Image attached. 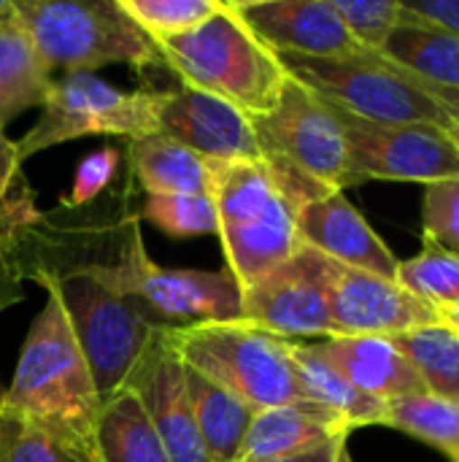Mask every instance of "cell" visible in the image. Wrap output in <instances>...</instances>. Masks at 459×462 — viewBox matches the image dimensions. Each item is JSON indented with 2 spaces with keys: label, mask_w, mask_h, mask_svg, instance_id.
I'll list each match as a JSON object with an SVG mask.
<instances>
[{
  "label": "cell",
  "mask_w": 459,
  "mask_h": 462,
  "mask_svg": "<svg viewBox=\"0 0 459 462\" xmlns=\"http://www.w3.org/2000/svg\"><path fill=\"white\" fill-rule=\"evenodd\" d=\"M330 192L279 157L211 160V203L227 273L241 290L298 254L300 208Z\"/></svg>",
  "instance_id": "obj_1"
},
{
  "label": "cell",
  "mask_w": 459,
  "mask_h": 462,
  "mask_svg": "<svg viewBox=\"0 0 459 462\" xmlns=\"http://www.w3.org/2000/svg\"><path fill=\"white\" fill-rule=\"evenodd\" d=\"M0 406L43 430L78 462H92L100 398L62 303L51 290H46V306L27 330Z\"/></svg>",
  "instance_id": "obj_2"
},
{
  "label": "cell",
  "mask_w": 459,
  "mask_h": 462,
  "mask_svg": "<svg viewBox=\"0 0 459 462\" xmlns=\"http://www.w3.org/2000/svg\"><path fill=\"white\" fill-rule=\"evenodd\" d=\"M287 76L325 103L373 125H438L459 130V95L444 92L379 51L354 57L279 54Z\"/></svg>",
  "instance_id": "obj_3"
},
{
  "label": "cell",
  "mask_w": 459,
  "mask_h": 462,
  "mask_svg": "<svg viewBox=\"0 0 459 462\" xmlns=\"http://www.w3.org/2000/svg\"><path fill=\"white\" fill-rule=\"evenodd\" d=\"M154 43L162 65H168L184 87L208 92L252 119L273 111L289 79L279 54L238 19L230 3H222L200 27Z\"/></svg>",
  "instance_id": "obj_4"
},
{
  "label": "cell",
  "mask_w": 459,
  "mask_h": 462,
  "mask_svg": "<svg viewBox=\"0 0 459 462\" xmlns=\"http://www.w3.org/2000/svg\"><path fill=\"white\" fill-rule=\"evenodd\" d=\"M14 11L49 73H92L111 62L135 70L162 65L157 43L119 0H14Z\"/></svg>",
  "instance_id": "obj_5"
},
{
  "label": "cell",
  "mask_w": 459,
  "mask_h": 462,
  "mask_svg": "<svg viewBox=\"0 0 459 462\" xmlns=\"http://www.w3.org/2000/svg\"><path fill=\"white\" fill-rule=\"evenodd\" d=\"M30 279L60 298L100 403L119 395L160 328H154L127 298L106 287L87 265L62 268L57 273H32Z\"/></svg>",
  "instance_id": "obj_6"
},
{
  "label": "cell",
  "mask_w": 459,
  "mask_h": 462,
  "mask_svg": "<svg viewBox=\"0 0 459 462\" xmlns=\"http://www.w3.org/2000/svg\"><path fill=\"white\" fill-rule=\"evenodd\" d=\"M162 330L187 368L225 387L254 411L311 403L298 387L287 338L271 336L246 322Z\"/></svg>",
  "instance_id": "obj_7"
},
{
  "label": "cell",
  "mask_w": 459,
  "mask_h": 462,
  "mask_svg": "<svg viewBox=\"0 0 459 462\" xmlns=\"http://www.w3.org/2000/svg\"><path fill=\"white\" fill-rule=\"evenodd\" d=\"M106 287L127 298L154 328L241 322V287L225 271L162 268L133 233L127 249L103 263H84Z\"/></svg>",
  "instance_id": "obj_8"
},
{
  "label": "cell",
  "mask_w": 459,
  "mask_h": 462,
  "mask_svg": "<svg viewBox=\"0 0 459 462\" xmlns=\"http://www.w3.org/2000/svg\"><path fill=\"white\" fill-rule=\"evenodd\" d=\"M160 97L162 92L154 89H116L92 73H65L51 81L38 122L22 141H16V154L24 162L38 152L76 138L116 135L135 141L154 135L160 130Z\"/></svg>",
  "instance_id": "obj_9"
},
{
  "label": "cell",
  "mask_w": 459,
  "mask_h": 462,
  "mask_svg": "<svg viewBox=\"0 0 459 462\" xmlns=\"http://www.w3.org/2000/svg\"><path fill=\"white\" fill-rule=\"evenodd\" d=\"M268 157H279L327 189L354 187L344 127L330 103L292 76L271 114L252 119Z\"/></svg>",
  "instance_id": "obj_10"
},
{
  "label": "cell",
  "mask_w": 459,
  "mask_h": 462,
  "mask_svg": "<svg viewBox=\"0 0 459 462\" xmlns=\"http://www.w3.org/2000/svg\"><path fill=\"white\" fill-rule=\"evenodd\" d=\"M349 146L354 184L419 181L433 184L459 176V130L438 125H373L335 108Z\"/></svg>",
  "instance_id": "obj_11"
},
{
  "label": "cell",
  "mask_w": 459,
  "mask_h": 462,
  "mask_svg": "<svg viewBox=\"0 0 459 462\" xmlns=\"http://www.w3.org/2000/svg\"><path fill=\"white\" fill-rule=\"evenodd\" d=\"M319 257L322 284L330 309V336H403L438 325L441 314L430 303L406 292L398 282Z\"/></svg>",
  "instance_id": "obj_12"
},
{
  "label": "cell",
  "mask_w": 459,
  "mask_h": 462,
  "mask_svg": "<svg viewBox=\"0 0 459 462\" xmlns=\"http://www.w3.org/2000/svg\"><path fill=\"white\" fill-rule=\"evenodd\" d=\"M241 322L287 341L330 338V309L317 252L300 246L295 257L241 290Z\"/></svg>",
  "instance_id": "obj_13"
},
{
  "label": "cell",
  "mask_w": 459,
  "mask_h": 462,
  "mask_svg": "<svg viewBox=\"0 0 459 462\" xmlns=\"http://www.w3.org/2000/svg\"><path fill=\"white\" fill-rule=\"evenodd\" d=\"M157 127V133L173 138L206 160L243 162L268 157L252 116L192 87L162 92Z\"/></svg>",
  "instance_id": "obj_14"
},
{
  "label": "cell",
  "mask_w": 459,
  "mask_h": 462,
  "mask_svg": "<svg viewBox=\"0 0 459 462\" xmlns=\"http://www.w3.org/2000/svg\"><path fill=\"white\" fill-rule=\"evenodd\" d=\"M238 19L273 51L295 57H354L363 49L333 0H233Z\"/></svg>",
  "instance_id": "obj_15"
},
{
  "label": "cell",
  "mask_w": 459,
  "mask_h": 462,
  "mask_svg": "<svg viewBox=\"0 0 459 462\" xmlns=\"http://www.w3.org/2000/svg\"><path fill=\"white\" fill-rule=\"evenodd\" d=\"M124 390H133L146 409L170 462H211L192 414L184 363L160 328Z\"/></svg>",
  "instance_id": "obj_16"
},
{
  "label": "cell",
  "mask_w": 459,
  "mask_h": 462,
  "mask_svg": "<svg viewBox=\"0 0 459 462\" xmlns=\"http://www.w3.org/2000/svg\"><path fill=\"white\" fill-rule=\"evenodd\" d=\"M298 236L303 246L322 257L395 282L398 257L338 189H330L300 208Z\"/></svg>",
  "instance_id": "obj_17"
},
{
  "label": "cell",
  "mask_w": 459,
  "mask_h": 462,
  "mask_svg": "<svg viewBox=\"0 0 459 462\" xmlns=\"http://www.w3.org/2000/svg\"><path fill=\"white\" fill-rule=\"evenodd\" d=\"M317 349L357 390L379 401L427 393L411 360L387 336H330L319 341Z\"/></svg>",
  "instance_id": "obj_18"
},
{
  "label": "cell",
  "mask_w": 459,
  "mask_h": 462,
  "mask_svg": "<svg viewBox=\"0 0 459 462\" xmlns=\"http://www.w3.org/2000/svg\"><path fill=\"white\" fill-rule=\"evenodd\" d=\"M349 425L333 411L308 403V406H279L254 411L241 460L268 462L281 457H295L311 452L338 436H349Z\"/></svg>",
  "instance_id": "obj_19"
},
{
  "label": "cell",
  "mask_w": 459,
  "mask_h": 462,
  "mask_svg": "<svg viewBox=\"0 0 459 462\" xmlns=\"http://www.w3.org/2000/svg\"><path fill=\"white\" fill-rule=\"evenodd\" d=\"M127 160L146 195L211 198V160L162 133L127 141Z\"/></svg>",
  "instance_id": "obj_20"
},
{
  "label": "cell",
  "mask_w": 459,
  "mask_h": 462,
  "mask_svg": "<svg viewBox=\"0 0 459 462\" xmlns=\"http://www.w3.org/2000/svg\"><path fill=\"white\" fill-rule=\"evenodd\" d=\"M289 360H292V371H295L300 393L311 403L341 417L349 425V430L384 422L387 401H379L357 390L338 368H333L322 357L317 344L289 341Z\"/></svg>",
  "instance_id": "obj_21"
},
{
  "label": "cell",
  "mask_w": 459,
  "mask_h": 462,
  "mask_svg": "<svg viewBox=\"0 0 459 462\" xmlns=\"http://www.w3.org/2000/svg\"><path fill=\"white\" fill-rule=\"evenodd\" d=\"M381 54L403 65L422 81L459 95V32L454 30L427 22L403 8L400 24L390 35Z\"/></svg>",
  "instance_id": "obj_22"
},
{
  "label": "cell",
  "mask_w": 459,
  "mask_h": 462,
  "mask_svg": "<svg viewBox=\"0 0 459 462\" xmlns=\"http://www.w3.org/2000/svg\"><path fill=\"white\" fill-rule=\"evenodd\" d=\"M51 81L11 0L0 16V130L27 108H41Z\"/></svg>",
  "instance_id": "obj_23"
},
{
  "label": "cell",
  "mask_w": 459,
  "mask_h": 462,
  "mask_svg": "<svg viewBox=\"0 0 459 462\" xmlns=\"http://www.w3.org/2000/svg\"><path fill=\"white\" fill-rule=\"evenodd\" d=\"M92 462H170L133 390L100 403L92 430Z\"/></svg>",
  "instance_id": "obj_24"
},
{
  "label": "cell",
  "mask_w": 459,
  "mask_h": 462,
  "mask_svg": "<svg viewBox=\"0 0 459 462\" xmlns=\"http://www.w3.org/2000/svg\"><path fill=\"white\" fill-rule=\"evenodd\" d=\"M184 376H187V393L197 422V433L208 460L238 462L254 409L187 365H184Z\"/></svg>",
  "instance_id": "obj_25"
},
{
  "label": "cell",
  "mask_w": 459,
  "mask_h": 462,
  "mask_svg": "<svg viewBox=\"0 0 459 462\" xmlns=\"http://www.w3.org/2000/svg\"><path fill=\"white\" fill-rule=\"evenodd\" d=\"M398 349L411 360L425 390L444 401L459 403V333L444 322L392 336Z\"/></svg>",
  "instance_id": "obj_26"
},
{
  "label": "cell",
  "mask_w": 459,
  "mask_h": 462,
  "mask_svg": "<svg viewBox=\"0 0 459 462\" xmlns=\"http://www.w3.org/2000/svg\"><path fill=\"white\" fill-rule=\"evenodd\" d=\"M387 428H398L441 452L452 460L459 457V403L444 401L430 393L406 395L387 401L384 422Z\"/></svg>",
  "instance_id": "obj_27"
},
{
  "label": "cell",
  "mask_w": 459,
  "mask_h": 462,
  "mask_svg": "<svg viewBox=\"0 0 459 462\" xmlns=\"http://www.w3.org/2000/svg\"><path fill=\"white\" fill-rule=\"evenodd\" d=\"M395 282L438 311L454 306L459 303V254L425 238L419 254L398 260Z\"/></svg>",
  "instance_id": "obj_28"
},
{
  "label": "cell",
  "mask_w": 459,
  "mask_h": 462,
  "mask_svg": "<svg viewBox=\"0 0 459 462\" xmlns=\"http://www.w3.org/2000/svg\"><path fill=\"white\" fill-rule=\"evenodd\" d=\"M119 5L151 41H165L200 27L222 0H119Z\"/></svg>",
  "instance_id": "obj_29"
},
{
  "label": "cell",
  "mask_w": 459,
  "mask_h": 462,
  "mask_svg": "<svg viewBox=\"0 0 459 462\" xmlns=\"http://www.w3.org/2000/svg\"><path fill=\"white\" fill-rule=\"evenodd\" d=\"M143 217L170 238L216 236V211H214L211 198L146 195Z\"/></svg>",
  "instance_id": "obj_30"
},
{
  "label": "cell",
  "mask_w": 459,
  "mask_h": 462,
  "mask_svg": "<svg viewBox=\"0 0 459 462\" xmlns=\"http://www.w3.org/2000/svg\"><path fill=\"white\" fill-rule=\"evenodd\" d=\"M22 160L16 154V141L0 130V260L11 249L16 233L35 219L32 192L19 179Z\"/></svg>",
  "instance_id": "obj_31"
},
{
  "label": "cell",
  "mask_w": 459,
  "mask_h": 462,
  "mask_svg": "<svg viewBox=\"0 0 459 462\" xmlns=\"http://www.w3.org/2000/svg\"><path fill=\"white\" fill-rule=\"evenodd\" d=\"M349 35L368 51H384L390 35L400 24V0H333Z\"/></svg>",
  "instance_id": "obj_32"
},
{
  "label": "cell",
  "mask_w": 459,
  "mask_h": 462,
  "mask_svg": "<svg viewBox=\"0 0 459 462\" xmlns=\"http://www.w3.org/2000/svg\"><path fill=\"white\" fill-rule=\"evenodd\" d=\"M0 462H78L43 430L0 406Z\"/></svg>",
  "instance_id": "obj_33"
},
{
  "label": "cell",
  "mask_w": 459,
  "mask_h": 462,
  "mask_svg": "<svg viewBox=\"0 0 459 462\" xmlns=\"http://www.w3.org/2000/svg\"><path fill=\"white\" fill-rule=\"evenodd\" d=\"M422 233L438 246L459 254V176L425 187Z\"/></svg>",
  "instance_id": "obj_34"
},
{
  "label": "cell",
  "mask_w": 459,
  "mask_h": 462,
  "mask_svg": "<svg viewBox=\"0 0 459 462\" xmlns=\"http://www.w3.org/2000/svg\"><path fill=\"white\" fill-rule=\"evenodd\" d=\"M116 165H119V152L111 149V146H103L100 152H95L92 157H87L78 171H76V179H73V187H70V198L65 200L70 208H81V206H89L92 200H97L114 181V173H116Z\"/></svg>",
  "instance_id": "obj_35"
},
{
  "label": "cell",
  "mask_w": 459,
  "mask_h": 462,
  "mask_svg": "<svg viewBox=\"0 0 459 462\" xmlns=\"http://www.w3.org/2000/svg\"><path fill=\"white\" fill-rule=\"evenodd\" d=\"M406 11L459 32V0H400Z\"/></svg>",
  "instance_id": "obj_36"
},
{
  "label": "cell",
  "mask_w": 459,
  "mask_h": 462,
  "mask_svg": "<svg viewBox=\"0 0 459 462\" xmlns=\"http://www.w3.org/2000/svg\"><path fill=\"white\" fill-rule=\"evenodd\" d=\"M349 436H338L311 452H303V455H295V457H281V460H268V462H335L338 460V452L346 447Z\"/></svg>",
  "instance_id": "obj_37"
},
{
  "label": "cell",
  "mask_w": 459,
  "mask_h": 462,
  "mask_svg": "<svg viewBox=\"0 0 459 462\" xmlns=\"http://www.w3.org/2000/svg\"><path fill=\"white\" fill-rule=\"evenodd\" d=\"M438 314H441V322H444L446 328H452V330H457L459 333V303L441 309Z\"/></svg>",
  "instance_id": "obj_38"
},
{
  "label": "cell",
  "mask_w": 459,
  "mask_h": 462,
  "mask_svg": "<svg viewBox=\"0 0 459 462\" xmlns=\"http://www.w3.org/2000/svg\"><path fill=\"white\" fill-rule=\"evenodd\" d=\"M335 462H354L352 460V455H349V447H344V449L338 452V460Z\"/></svg>",
  "instance_id": "obj_39"
},
{
  "label": "cell",
  "mask_w": 459,
  "mask_h": 462,
  "mask_svg": "<svg viewBox=\"0 0 459 462\" xmlns=\"http://www.w3.org/2000/svg\"><path fill=\"white\" fill-rule=\"evenodd\" d=\"M11 8V0H0V16Z\"/></svg>",
  "instance_id": "obj_40"
},
{
  "label": "cell",
  "mask_w": 459,
  "mask_h": 462,
  "mask_svg": "<svg viewBox=\"0 0 459 462\" xmlns=\"http://www.w3.org/2000/svg\"><path fill=\"white\" fill-rule=\"evenodd\" d=\"M452 462H459V457H454V460H452Z\"/></svg>",
  "instance_id": "obj_41"
},
{
  "label": "cell",
  "mask_w": 459,
  "mask_h": 462,
  "mask_svg": "<svg viewBox=\"0 0 459 462\" xmlns=\"http://www.w3.org/2000/svg\"><path fill=\"white\" fill-rule=\"evenodd\" d=\"M457 127H459V114H457Z\"/></svg>",
  "instance_id": "obj_42"
}]
</instances>
